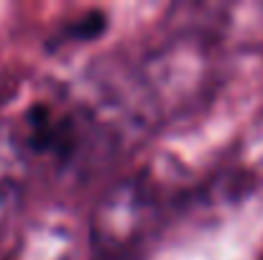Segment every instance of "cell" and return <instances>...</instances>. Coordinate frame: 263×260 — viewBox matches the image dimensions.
<instances>
[{
    "label": "cell",
    "instance_id": "obj_1",
    "mask_svg": "<svg viewBox=\"0 0 263 260\" xmlns=\"http://www.w3.org/2000/svg\"><path fill=\"white\" fill-rule=\"evenodd\" d=\"M159 199L148 181L128 178L112 186L92 214V248L102 258H118L133 250L156 225Z\"/></svg>",
    "mask_w": 263,
    "mask_h": 260
},
{
    "label": "cell",
    "instance_id": "obj_4",
    "mask_svg": "<svg viewBox=\"0 0 263 260\" xmlns=\"http://www.w3.org/2000/svg\"><path fill=\"white\" fill-rule=\"evenodd\" d=\"M102 28H105V15L102 13H87L85 18H80L74 23V33L85 36V38H95Z\"/></svg>",
    "mask_w": 263,
    "mask_h": 260
},
{
    "label": "cell",
    "instance_id": "obj_2",
    "mask_svg": "<svg viewBox=\"0 0 263 260\" xmlns=\"http://www.w3.org/2000/svg\"><path fill=\"white\" fill-rule=\"evenodd\" d=\"M10 260H80L77 237L62 222H39L21 237Z\"/></svg>",
    "mask_w": 263,
    "mask_h": 260
},
{
    "label": "cell",
    "instance_id": "obj_3",
    "mask_svg": "<svg viewBox=\"0 0 263 260\" xmlns=\"http://www.w3.org/2000/svg\"><path fill=\"white\" fill-rule=\"evenodd\" d=\"M26 156L15 135L0 128V207H8L23 186Z\"/></svg>",
    "mask_w": 263,
    "mask_h": 260
}]
</instances>
